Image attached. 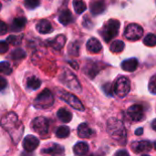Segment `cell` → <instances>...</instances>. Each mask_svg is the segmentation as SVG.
I'll list each match as a JSON object with an SVG mask.
<instances>
[{"label":"cell","mask_w":156,"mask_h":156,"mask_svg":"<svg viewBox=\"0 0 156 156\" xmlns=\"http://www.w3.org/2000/svg\"><path fill=\"white\" fill-rule=\"evenodd\" d=\"M7 32V26L5 22L0 20V36L5 35Z\"/></svg>","instance_id":"cell-38"},{"label":"cell","mask_w":156,"mask_h":156,"mask_svg":"<svg viewBox=\"0 0 156 156\" xmlns=\"http://www.w3.org/2000/svg\"><path fill=\"white\" fill-rule=\"evenodd\" d=\"M1 6H2V5H1V3H0V10H1Z\"/></svg>","instance_id":"cell-45"},{"label":"cell","mask_w":156,"mask_h":156,"mask_svg":"<svg viewBox=\"0 0 156 156\" xmlns=\"http://www.w3.org/2000/svg\"><path fill=\"white\" fill-rule=\"evenodd\" d=\"M102 90L103 91L108 95V96H112L113 94V91H114V89L112 85V83H106L102 86Z\"/></svg>","instance_id":"cell-35"},{"label":"cell","mask_w":156,"mask_h":156,"mask_svg":"<svg viewBox=\"0 0 156 156\" xmlns=\"http://www.w3.org/2000/svg\"><path fill=\"white\" fill-rule=\"evenodd\" d=\"M0 124L3 127V129H5L6 132H8V133L12 137L14 142H16V143L19 142V140L23 134L24 126L20 122V121L16 113L8 112V113L5 114L2 117V119L0 120Z\"/></svg>","instance_id":"cell-1"},{"label":"cell","mask_w":156,"mask_h":156,"mask_svg":"<svg viewBox=\"0 0 156 156\" xmlns=\"http://www.w3.org/2000/svg\"><path fill=\"white\" fill-rule=\"evenodd\" d=\"M107 131L111 137L118 141L122 144L126 143V131L122 122L115 118H112L108 121Z\"/></svg>","instance_id":"cell-2"},{"label":"cell","mask_w":156,"mask_h":156,"mask_svg":"<svg viewBox=\"0 0 156 156\" xmlns=\"http://www.w3.org/2000/svg\"><path fill=\"white\" fill-rule=\"evenodd\" d=\"M66 40H67V38H66V37L64 35H58L54 39L50 40L49 42H50V46L54 49L60 50L64 47V45L66 43Z\"/></svg>","instance_id":"cell-19"},{"label":"cell","mask_w":156,"mask_h":156,"mask_svg":"<svg viewBox=\"0 0 156 156\" xmlns=\"http://www.w3.org/2000/svg\"><path fill=\"white\" fill-rule=\"evenodd\" d=\"M144 43L148 47H154V46H156V35H154V34H148L144 38Z\"/></svg>","instance_id":"cell-31"},{"label":"cell","mask_w":156,"mask_h":156,"mask_svg":"<svg viewBox=\"0 0 156 156\" xmlns=\"http://www.w3.org/2000/svg\"><path fill=\"white\" fill-rule=\"evenodd\" d=\"M129 117L134 122H140L144 118V111L142 105L134 104L132 105L127 112Z\"/></svg>","instance_id":"cell-11"},{"label":"cell","mask_w":156,"mask_h":156,"mask_svg":"<svg viewBox=\"0 0 156 156\" xmlns=\"http://www.w3.org/2000/svg\"><path fill=\"white\" fill-rule=\"evenodd\" d=\"M6 86H7V81L5 80V79L0 76V91L4 90L6 88Z\"/></svg>","instance_id":"cell-39"},{"label":"cell","mask_w":156,"mask_h":156,"mask_svg":"<svg viewBox=\"0 0 156 156\" xmlns=\"http://www.w3.org/2000/svg\"><path fill=\"white\" fill-rule=\"evenodd\" d=\"M37 30L40 34H49L53 31V27L50 24V22L47 19H42L40 20L37 26H36Z\"/></svg>","instance_id":"cell-14"},{"label":"cell","mask_w":156,"mask_h":156,"mask_svg":"<svg viewBox=\"0 0 156 156\" xmlns=\"http://www.w3.org/2000/svg\"><path fill=\"white\" fill-rule=\"evenodd\" d=\"M73 6H74L75 12L77 14H82L87 9L86 4L83 1H74L73 2Z\"/></svg>","instance_id":"cell-29"},{"label":"cell","mask_w":156,"mask_h":156,"mask_svg":"<svg viewBox=\"0 0 156 156\" xmlns=\"http://www.w3.org/2000/svg\"><path fill=\"white\" fill-rule=\"evenodd\" d=\"M70 133V130L68 126H60L57 129L56 136L58 138H67Z\"/></svg>","instance_id":"cell-27"},{"label":"cell","mask_w":156,"mask_h":156,"mask_svg":"<svg viewBox=\"0 0 156 156\" xmlns=\"http://www.w3.org/2000/svg\"><path fill=\"white\" fill-rule=\"evenodd\" d=\"M94 134V132L87 123H81L78 127V135L80 138H90Z\"/></svg>","instance_id":"cell-16"},{"label":"cell","mask_w":156,"mask_h":156,"mask_svg":"<svg viewBox=\"0 0 156 156\" xmlns=\"http://www.w3.org/2000/svg\"><path fill=\"white\" fill-rule=\"evenodd\" d=\"M73 20L71 12L69 9H65L62 12H60L59 16H58V21L63 25V26H67L69 23H71Z\"/></svg>","instance_id":"cell-22"},{"label":"cell","mask_w":156,"mask_h":156,"mask_svg":"<svg viewBox=\"0 0 156 156\" xmlns=\"http://www.w3.org/2000/svg\"><path fill=\"white\" fill-rule=\"evenodd\" d=\"M152 127H153V129L156 131V119L155 120H154V122H153V123H152Z\"/></svg>","instance_id":"cell-42"},{"label":"cell","mask_w":156,"mask_h":156,"mask_svg":"<svg viewBox=\"0 0 156 156\" xmlns=\"http://www.w3.org/2000/svg\"><path fill=\"white\" fill-rule=\"evenodd\" d=\"M27 86L28 89L33 90H37V89L41 86V81H40V80L37 79V77L32 76V77H30V78L27 79Z\"/></svg>","instance_id":"cell-25"},{"label":"cell","mask_w":156,"mask_h":156,"mask_svg":"<svg viewBox=\"0 0 156 156\" xmlns=\"http://www.w3.org/2000/svg\"><path fill=\"white\" fill-rule=\"evenodd\" d=\"M57 116L59 119V121H61L64 123H69L72 120L71 112L64 108H61L60 110H58V112H57Z\"/></svg>","instance_id":"cell-23"},{"label":"cell","mask_w":156,"mask_h":156,"mask_svg":"<svg viewBox=\"0 0 156 156\" xmlns=\"http://www.w3.org/2000/svg\"><path fill=\"white\" fill-rule=\"evenodd\" d=\"M73 152L76 155L84 156L89 152V145L84 142H80L76 144L75 146L73 147Z\"/></svg>","instance_id":"cell-20"},{"label":"cell","mask_w":156,"mask_h":156,"mask_svg":"<svg viewBox=\"0 0 156 156\" xmlns=\"http://www.w3.org/2000/svg\"><path fill=\"white\" fill-rule=\"evenodd\" d=\"M99 71H100V69L98 67V64H96L94 62H90V64H88L85 67V72H86V74L90 78H91V79H93L99 73Z\"/></svg>","instance_id":"cell-24"},{"label":"cell","mask_w":156,"mask_h":156,"mask_svg":"<svg viewBox=\"0 0 156 156\" xmlns=\"http://www.w3.org/2000/svg\"><path fill=\"white\" fill-rule=\"evenodd\" d=\"M22 40V36H14L11 35L7 37L6 42L7 44H12V45H19Z\"/></svg>","instance_id":"cell-33"},{"label":"cell","mask_w":156,"mask_h":156,"mask_svg":"<svg viewBox=\"0 0 156 156\" xmlns=\"http://www.w3.org/2000/svg\"><path fill=\"white\" fill-rule=\"evenodd\" d=\"M105 7V3L103 1H94L90 3V12L94 16L103 13Z\"/></svg>","instance_id":"cell-18"},{"label":"cell","mask_w":156,"mask_h":156,"mask_svg":"<svg viewBox=\"0 0 156 156\" xmlns=\"http://www.w3.org/2000/svg\"><path fill=\"white\" fill-rule=\"evenodd\" d=\"M41 154L45 156H64L65 149L58 144H50L41 150Z\"/></svg>","instance_id":"cell-10"},{"label":"cell","mask_w":156,"mask_h":156,"mask_svg":"<svg viewBox=\"0 0 156 156\" xmlns=\"http://www.w3.org/2000/svg\"><path fill=\"white\" fill-rule=\"evenodd\" d=\"M87 49L90 53H99L102 49V46L97 38L91 37L87 42Z\"/></svg>","instance_id":"cell-15"},{"label":"cell","mask_w":156,"mask_h":156,"mask_svg":"<svg viewBox=\"0 0 156 156\" xmlns=\"http://www.w3.org/2000/svg\"><path fill=\"white\" fill-rule=\"evenodd\" d=\"M130 88H131V82H130L129 79H127L126 77L119 78L113 87L114 93L120 98L125 97L129 93Z\"/></svg>","instance_id":"cell-8"},{"label":"cell","mask_w":156,"mask_h":156,"mask_svg":"<svg viewBox=\"0 0 156 156\" xmlns=\"http://www.w3.org/2000/svg\"><path fill=\"white\" fill-rule=\"evenodd\" d=\"M144 133V129L143 128H139V129H137L136 131H135V134L136 135H142Z\"/></svg>","instance_id":"cell-41"},{"label":"cell","mask_w":156,"mask_h":156,"mask_svg":"<svg viewBox=\"0 0 156 156\" xmlns=\"http://www.w3.org/2000/svg\"><path fill=\"white\" fill-rule=\"evenodd\" d=\"M80 51V44L77 42H72L69 47V53L72 56H78Z\"/></svg>","instance_id":"cell-32"},{"label":"cell","mask_w":156,"mask_h":156,"mask_svg":"<svg viewBox=\"0 0 156 156\" xmlns=\"http://www.w3.org/2000/svg\"><path fill=\"white\" fill-rule=\"evenodd\" d=\"M27 19L25 17H16L13 20L11 24V30L15 32H19L21 31L25 26H26Z\"/></svg>","instance_id":"cell-21"},{"label":"cell","mask_w":156,"mask_h":156,"mask_svg":"<svg viewBox=\"0 0 156 156\" xmlns=\"http://www.w3.org/2000/svg\"><path fill=\"white\" fill-rule=\"evenodd\" d=\"M10 57L13 60H19L26 57V52L22 48H16L11 52Z\"/></svg>","instance_id":"cell-28"},{"label":"cell","mask_w":156,"mask_h":156,"mask_svg":"<svg viewBox=\"0 0 156 156\" xmlns=\"http://www.w3.org/2000/svg\"><path fill=\"white\" fill-rule=\"evenodd\" d=\"M121 24L116 19L109 20L101 31V35L103 37L105 42H110L113 37H115L119 34Z\"/></svg>","instance_id":"cell-3"},{"label":"cell","mask_w":156,"mask_h":156,"mask_svg":"<svg viewBox=\"0 0 156 156\" xmlns=\"http://www.w3.org/2000/svg\"><path fill=\"white\" fill-rule=\"evenodd\" d=\"M138 60L134 58H129L126 59L124 61L122 62V69L125 71H129V72H133L137 68H138Z\"/></svg>","instance_id":"cell-17"},{"label":"cell","mask_w":156,"mask_h":156,"mask_svg":"<svg viewBox=\"0 0 156 156\" xmlns=\"http://www.w3.org/2000/svg\"><path fill=\"white\" fill-rule=\"evenodd\" d=\"M54 97L51 91L48 89L41 91L34 101V106L37 109H48L53 105Z\"/></svg>","instance_id":"cell-5"},{"label":"cell","mask_w":156,"mask_h":156,"mask_svg":"<svg viewBox=\"0 0 156 156\" xmlns=\"http://www.w3.org/2000/svg\"><path fill=\"white\" fill-rule=\"evenodd\" d=\"M114 156H130V154H128L127 151H125V150H121V151H118V152L115 154V155Z\"/></svg>","instance_id":"cell-40"},{"label":"cell","mask_w":156,"mask_h":156,"mask_svg":"<svg viewBox=\"0 0 156 156\" xmlns=\"http://www.w3.org/2000/svg\"><path fill=\"white\" fill-rule=\"evenodd\" d=\"M143 156H149V155H143Z\"/></svg>","instance_id":"cell-46"},{"label":"cell","mask_w":156,"mask_h":156,"mask_svg":"<svg viewBox=\"0 0 156 156\" xmlns=\"http://www.w3.org/2000/svg\"><path fill=\"white\" fill-rule=\"evenodd\" d=\"M144 34L143 27L135 23H132L127 26L124 31V37L130 41H136L139 40Z\"/></svg>","instance_id":"cell-7"},{"label":"cell","mask_w":156,"mask_h":156,"mask_svg":"<svg viewBox=\"0 0 156 156\" xmlns=\"http://www.w3.org/2000/svg\"><path fill=\"white\" fill-rule=\"evenodd\" d=\"M32 130L39 135H45L48 132L49 122L45 117H37L31 122Z\"/></svg>","instance_id":"cell-9"},{"label":"cell","mask_w":156,"mask_h":156,"mask_svg":"<svg viewBox=\"0 0 156 156\" xmlns=\"http://www.w3.org/2000/svg\"><path fill=\"white\" fill-rule=\"evenodd\" d=\"M89 156H98V155H96V154H90V155H89Z\"/></svg>","instance_id":"cell-44"},{"label":"cell","mask_w":156,"mask_h":156,"mask_svg":"<svg viewBox=\"0 0 156 156\" xmlns=\"http://www.w3.org/2000/svg\"><path fill=\"white\" fill-rule=\"evenodd\" d=\"M24 4H25L26 7L27 9H35L37 6L39 5L40 3L37 0H27V1L24 2Z\"/></svg>","instance_id":"cell-34"},{"label":"cell","mask_w":156,"mask_h":156,"mask_svg":"<svg viewBox=\"0 0 156 156\" xmlns=\"http://www.w3.org/2000/svg\"><path fill=\"white\" fill-rule=\"evenodd\" d=\"M149 90L151 93L156 94V75L153 76L149 82Z\"/></svg>","instance_id":"cell-36"},{"label":"cell","mask_w":156,"mask_h":156,"mask_svg":"<svg viewBox=\"0 0 156 156\" xmlns=\"http://www.w3.org/2000/svg\"><path fill=\"white\" fill-rule=\"evenodd\" d=\"M124 47H125V45H124L123 41H122V40H115V41H113L111 44L110 49L113 53H120V52H122L124 49Z\"/></svg>","instance_id":"cell-26"},{"label":"cell","mask_w":156,"mask_h":156,"mask_svg":"<svg viewBox=\"0 0 156 156\" xmlns=\"http://www.w3.org/2000/svg\"><path fill=\"white\" fill-rule=\"evenodd\" d=\"M60 81L68 88L73 90L76 92L81 91V86L79 82L77 77L69 69H65L59 77Z\"/></svg>","instance_id":"cell-4"},{"label":"cell","mask_w":156,"mask_h":156,"mask_svg":"<svg viewBox=\"0 0 156 156\" xmlns=\"http://www.w3.org/2000/svg\"><path fill=\"white\" fill-rule=\"evenodd\" d=\"M57 92H58V97L62 101H66L69 106H71L72 108H74L77 111H80V112L84 111V106L81 103V101L78 99V97H76L75 95H73L69 92L64 91V90H58Z\"/></svg>","instance_id":"cell-6"},{"label":"cell","mask_w":156,"mask_h":156,"mask_svg":"<svg viewBox=\"0 0 156 156\" xmlns=\"http://www.w3.org/2000/svg\"><path fill=\"white\" fill-rule=\"evenodd\" d=\"M0 73L5 74V75H10L12 73L11 65L7 61L0 62Z\"/></svg>","instance_id":"cell-30"},{"label":"cell","mask_w":156,"mask_h":156,"mask_svg":"<svg viewBox=\"0 0 156 156\" xmlns=\"http://www.w3.org/2000/svg\"><path fill=\"white\" fill-rule=\"evenodd\" d=\"M8 50V44L6 41H0V54H4Z\"/></svg>","instance_id":"cell-37"},{"label":"cell","mask_w":156,"mask_h":156,"mask_svg":"<svg viewBox=\"0 0 156 156\" xmlns=\"http://www.w3.org/2000/svg\"><path fill=\"white\" fill-rule=\"evenodd\" d=\"M154 148H155V150H156V141L154 142Z\"/></svg>","instance_id":"cell-43"},{"label":"cell","mask_w":156,"mask_h":156,"mask_svg":"<svg viewBox=\"0 0 156 156\" xmlns=\"http://www.w3.org/2000/svg\"><path fill=\"white\" fill-rule=\"evenodd\" d=\"M39 141L34 135H27L23 140V147L27 152H33L37 148Z\"/></svg>","instance_id":"cell-13"},{"label":"cell","mask_w":156,"mask_h":156,"mask_svg":"<svg viewBox=\"0 0 156 156\" xmlns=\"http://www.w3.org/2000/svg\"><path fill=\"white\" fill-rule=\"evenodd\" d=\"M132 150L136 154L148 153L152 150V144L149 141H139L132 144Z\"/></svg>","instance_id":"cell-12"}]
</instances>
